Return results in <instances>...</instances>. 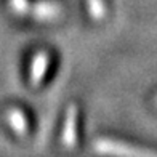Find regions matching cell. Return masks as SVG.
I'll return each instance as SVG.
<instances>
[{
  "mask_svg": "<svg viewBox=\"0 0 157 157\" xmlns=\"http://www.w3.org/2000/svg\"><path fill=\"white\" fill-rule=\"evenodd\" d=\"M75 124H77V106L71 104L66 111V119H64V127L61 135V141L66 147H74L77 143Z\"/></svg>",
  "mask_w": 157,
  "mask_h": 157,
  "instance_id": "1",
  "label": "cell"
},
{
  "mask_svg": "<svg viewBox=\"0 0 157 157\" xmlns=\"http://www.w3.org/2000/svg\"><path fill=\"white\" fill-rule=\"evenodd\" d=\"M48 67V55L45 52H39L34 56L31 64V83L34 87H39L44 80V75Z\"/></svg>",
  "mask_w": 157,
  "mask_h": 157,
  "instance_id": "2",
  "label": "cell"
},
{
  "mask_svg": "<svg viewBox=\"0 0 157 157\" xmlns=\"http://www.w3.org/2000/svg\"><path fill=\"white\" fill-rule=\"evenodd\" d=\"M6 120H8L10 127L13 128L18 136H26L27 133V120H26V116L21 109H16V108H11L6 111Z\"/></svg>",
  "mask_w": 157,
  "mask_h": 157,
  "instance_id": "3",
  "label": "cell"
},
{
  "mask_svg": "<svg viewBox=\"0 0 157 157\" xmlns=\"http://www.w3.org/2000/svg\"><path fill=\"white\" fill-rule=\"evenodd\" d=\"M96 149L99 152H106V154H151L141 149H132L128 146H122L120 143H111V141H98L96 143Z\"/></svg>",
  "mask_w": 157,
  "mask_h": 157,
  "instance_id": "4",
  "label": "cell"
},
{
  "mask_svg": "<svg viewBox=\"0 0 157 157\" xmlns=\"http://www.w3.org/2000/svg\"><path fill=\"white\" fill-rule=\"evenodd\" d=\"M32 13L39 19H53L61 13V6L53 2H37L32 6Z\"/></svg>",
  "mask_w": 157,
  "mask_h": 157,
  "instance_id": "5",
  "label": "cell"
},
{
  "mask_svg": "<svg viewBox=\"0 0 157 157\" xmlns=\"http://www.w3.org/2000/svg\"><path fill=\"white\" fill-rule=\"evenodd\" d=\"M88 2V11L95 21H101L106 16V5L104 0H87Z\"/></svg>",
  "mask_w": 157,
  "mask_h": 157,
  "instance_id": "6",
  "label": "cell"
},
{
  "mask_svg": "<svg viewBox=\"0 0 157 157\" xmlns=\"http://www.w3.org/2000/svg\"><path fill=\"white\" fill-rule=\"evenodd\" d=\"M10 5L16 13H19V15H24V13L29 10V2H27V0H10Z\"/></svg>",
  "mask_w": 157,
  "mask_h": 157,
  "instance_id": "7",
  "label": "cell"
}]
</instances>
